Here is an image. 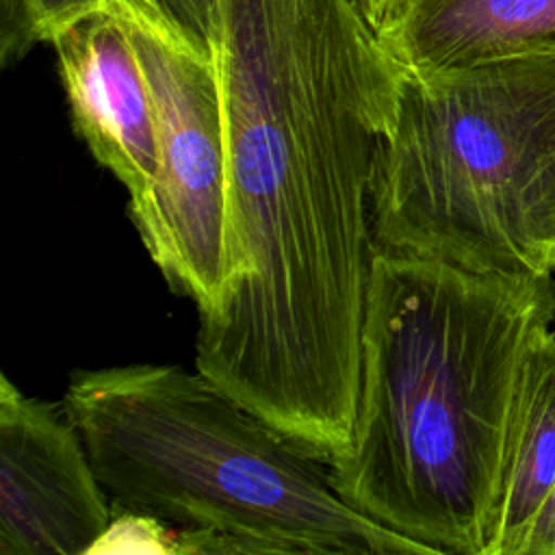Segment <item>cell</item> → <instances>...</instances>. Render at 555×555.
Listing matches in <instances>:
<instances>
[{"label": "cell", "mask_w": 555, "mask_h": 555, "mask_svg": "<svg viewBox=\"0 0 555 555\" xmlns=\"http://www.w3.org/2000/svg\"><path fill=\"white\" fill-rule=\"evenodd\" d=\"M63 405L113 505L176 529L178 553L431 555L353 509L327 460L202 371H78Z\"/></svg>", "instance_id": "cell-3"}, {"label": "cell", "mask_w": 555, "mask_h": 555, "mask_svg": "<svg viewBox=\"0 0 555 555\" xmlns=\"http://www.w3.org/2000/svg\"><path fill=\"white\" fill-rule=\"evenodd\" d=\"M228 262L195 369L330 460L360 390L371 197L403 67L358 0H219Z\"/></svg>", "instance_id": "cell-1"}, {"label": "cell", "mask_w": 555, "mask_h": 555, "mask_svg": "<svg viewBox=\"0 0 555 555\" xmlns=\"http://www.w3.org/2000/svg\"><path fill=\"white\" fill-rule=\"evenodd\" d=\"M76 134L128 191L130 204L158 169L152 95L124 24L106 4L50 43Z\"/></svg>", "instance_id": "cell-7"}, {"label": "cell", "mask_w": 555, "mask_h": 555, "mask_svg": "<svg viewBox=\"0 0 555 555\" xmlns=\"http://www.w3.org/2000/svg\"><path fill=\"white\" fill-rule=\"evenodd\" d=\"M371 221L386 251L555 273V52L403 72Z\"/></svg>", "instance_id": "cell-4"}, {"label": "cell", "mask_w": 555, "mask_h": 555, "mask_svg": "<svg viewBox=\"0 0 555 555\" xmlns=\"http://www.w3.org/2000/svg\"><path fill=\"white\" fill-rule=\"evenodd\" d=\"M124 24L152 95L158 169L130 217L163 275L199 317L228 262V128L215 56L139 0H104Z\"/></svg>", "instance_id": "cell-5"}, {"label": "cell", "mask_w": 555, "mask_h": 555, "mask_svg": "<svg viewBox=\"0 0 555 555\" xmlns=\"http://www.w3.org/2000/svg\"><path fill=\"white\" fill-rule=\"evenodd\" d=\"M358 2H360V7L364 9V13L369 15V20L373 22V20L377 17V11H379V7H382L384 0H358Z\"/></svg>", "instance_id": "cell-12"}, {"label": "cell", "mask_w": 555, "mask_h": 555, "mask_svg": "<svg viewBox=\"0 0 555 555\" xmlns=\"http://www.w3.org/2000/svg\"><path fill=\"white\" fill-rule=\"evenodd\" d=\"M373 24L410 74L555 52V0H384Z\"/></svg>", "instance_id": "cell-8"}, {"label": "cell", "mask_w": 555, "mask_h": 555, "mask_svg": "<svg viewBox=\"0 0 555 555\" xmlns=\"http://www.w3.org/2000/svg\"><path fill=\"white\" fill-rule=\"evenodd\" d=\"M486 555H555V330L525 369Z\"/></svg>", "instance_id": "cell-9"}, {"label": "cell", "mask_w": 555, "mask_h": 555, "mask_svg": "<svg viewBox=\"0 0 555 555\" xmlns=\"http://www.w3.org/2000/svg\"><path fill=\"white\" fill-rule=\"evenodd\" d=\"M553 325V273L375 247L336 492L431 553L486 555L525 369Z\"/></svg>", "instance_id": "cell-2"}, {"label": "cell", "mask_w": 555, "mask_h": 555, "mask_svg": "<svg viewBox=\"0 0 555 555\" xmlns=\"http://www.w3.org/2000/svg\"><path fill=\"white\" fill-rule=\"evenodd\" d=\"M87 447L63 403L0 377V555L95 553L113 525Z\"/></svg>", "instance_id": "cell-6"}, {"label": "cell", "mask_w": 555, "mask_h": 555, "mask_svg": "<svg viewBox=\"0 0 555 555\" xmlns=\"http://www.w3.org/2000/svg\"><path fill=\"white\" fill-rule=\"evenodd\" d=\"M553 330H555V327H553Z\"/></svg>", "instance_id": "cell-13"}, {"label": "cell", "mask_w": 555, "mask_h": 555, "mask_svg": "<svg viewBox=\"0 0 555 555\" xmlns=\"http://www.w3.org/2000/svg\"><path fill=\"white\" fill-rule=\"evenodd\" d=\"M102 7L104 0H0V65L20 63L35 46L52 43Z\"/></svg>", "instance_id": "cell-10"}, {"label": "cell", "mask_w": 555, "mask_h": 555, "mask_svg": "<svg viewBox=\"0 0 555 555\" xmlns=\"http://www.w3.org/2000/svg\"><path fill=\"white\" fill-rule=\"evenodd\" d=\"M169 20L208 54L219 46V0H139Z\"/></svg>", "instance_id": "cell-11"}]
</instances>
